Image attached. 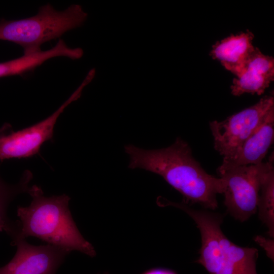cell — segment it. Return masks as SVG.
I'll return each instance as SVG.
<instances>
[{
    "instance_id": "obj_1",
    "label": "cell",
    "mask_w": 274,
    "mask_h": 274,
    "mask_svg": "<svg viewBox=\"0 0 274 274\" xmlns=\"http://www.w3.org/2000/svg\"><path fill=\"white\" fill-rule=\"evenodd\" d=\"M129 168L157 174L184 197L183 202L198 203L206 209L218 208L217 195L223 194L225 182L207 173L192 155L189 144L178 137L168 147L145 150L133 145L124 147Z\"/></svg>"
},
{
    "instance_id": "obj_2",
    "label": "cell",
    "mask_w": 274,
    "mask_h": 274,
    "mask_svg": "<svg viewBox=\"0 0 274 274\" xmlns=\"http://www.w3.org/2000/svg\"><path fill=\"white\" fill-rule=\"evenodd\" d=\"M27 193L31 202L28 207L18 208V231L12 241L35 236L70 253L78 251L95 256L93 247L82 236L73 220L68 195L47 197L37 185L29 187Z\"/></svg>"
},
{
    "instance_id": "obj_3",
    "label": "cell",
    "mask_w": 274,
    "mask_h": 274,
    "mask_svg": "<svg viewBox=\"0 0 274 274\" xmlns=\"http://www.w3.org/2000/svg\"><path fill=\"white\" fill-rule=\"evenodd\" d=\"M163 206L181 209L194 220L201 235L199 257L195 261L210 274H257L258 250L242 247L230 241L221 228L223 216L203 210H195L184 202L164 199Z\"/></svg>"
},
{
    "instance_id": "obj_4",
    "label": "cell",
    "mask_w": 274,
    "mask_h": 274,
    "mask_svg": "<svg viewBox=\"0 0 274 274\" xmlns=\"http://www.w3.org/2000/svg\"><path fill=\"white\" fill-rule=\"evenodd\" d=\"M88 14L79 5L57 11L49 4L41 6L35 16L15 20L0 21V40L19 45L24 55L40 52L41 45L81 26Z\"/></svg>"
},
{
    "instance_id": "obj_5",
    "label": "cell",
    "mask_w": 274,
    "mask_h": 274,
    "mask_svg": "<svg viewBox=\"0 0 274 274\" xmlns=\"http://www.w3.org/2000/svg\"><path fill=\"white\" fill-rule=\"evenodd\" d=\"M274 110L273 94L266 95L254 105L221 121L210 122L215 149L223 157L235 151Z\"/></svg>"
},
{
    "instance_id": "obj_6",
    "label": "cell",
    "mask_w": 274,
    "mask_h": 274,
    "mask_svg": "<svg viewBox=\"0 0 274 274\" xmlns=\"http://www.w3.org/2000/svg\"><path fill=\"white\" fill-rule=\"evenodd\" d=\"M265 162L240 166L218 173L225 182L224 203L235 219L243 222L257 211L261 180Z\"/></svg>"
},
{
    "instance_id": "obj_7",
    "label": "cell",
    "mask_w": 274,
    "mask_h": 274,
    "mask_svg": "<svg viewBox=\"0 0 274 274\" xmlns=\"http://www.w3.org/2000/svg\"><path fill=\"white\" fill-rule=\"evenodd\" d=\"M93 79L86 75L70 97L51 115L29 127L0 135V160L31 157L38 153L41 146L51 140L57 119L64 109L81 96L84 87Z\"/></svg>"
},
{
    "instance_id": "obj_8",
    "label": "cell",
    "mask_w": 274,
    "mask_h": 274,
    "mask_svg": "<svg viewBox=\"0 0 274 274\" xmlns=\"http://www.w3.org/2000/svg\"><path fill=\"white\" fill-rule=\"evenodd\" d=\"M12 244L17 247L16 254L0 267V274H55L70 253L52 245L34 246L23 239L13 240Z\"/></svg>"
},
{
    "instance_id": "obj_9",
    "label": "cell",
    "mask_w": 274,
    "mask_h": 274,
    "mask_svg": "<svg viewBox=\"0 0 274 274\" xmlns=\"http://www.w3.org/2000/svg\"><path fill=\"white\" fill-rule=\"evenodd\" d=\"M273 138L274 110H272L257 130L235 151L223 157L217 173L240 166L260 164L273 143Z\"/></svg>"
},
{
    "instance_id": "obj_10",
    "label": "cell",
    "mask_w": 274,
    "mask_h": 274,
    "mask_svg": "<svg viewBox=\"0 0 274 274\" xmlns=\"http://www.w3.org/2000/svg\"><path fill=\"white\" fill-rule=\"evenodd\" d=\"M274 80V59L256 48L242 72L232 81L231 93L262 94Z\"/></svg>"
},
{
    "instance_id": "obj_11",
    "label": "cell",
    "mask_w": 274,
    "mask_h": 274,
    "mask_svg": "<svg viewBox=\"0 0 274 274\" xmlns=\"http://www.w3.org/2000/svg\"><path fill=\"white\" fill-rule=\"evenodd\" d=\"M254 36L247 30L231 35L213 46L210 55L237 77L244 70L256 47L253 45Z\"/></svg>"
},
{
    "instance_id": "obj_12",
    "label": "cell",
    "mask_w": 274,
    "mask_h": 274,
    "mask_svg": "<svg viewBox=\"0 0 274 274\" xmlns=\"http://www.w3.org/2000/svg\"><path fill=\"white\" fill-rule=\"evenodd\" d=\"M274 156L272 152L262 173L257 206L258 216L268 229L270 237H274Z\"/></svg>"
},
{
    "instance_id": "obj_13",
    "label": "cell",
    "mask_w": 274,
    "mask_h": 274,
    "mask_svg": "<svg viewBox=\"0 0 274 274\" xmlns=\"http://www.w3.org/2000/svg\"><path fill=\"white\" fill-rule=\"evenodd\" d=\"M51 58L50 52L46 50L29 55L24 54L19 58L0 62V78L21 75L32 71Z\"/></svg>"
},
{
    "instance_id": "obj_14",
    "label": "cell",
    "mask_w": 274,
    "mask_h": 274,
    "mask_svg": "<svg viewBox=\"0 0 274 274\" xmlns=\"http://www.w3.org/2000/svg\"><path fill=\"white\" fill-rule=\"evenodd\" d=\"M31 179V174L26 173L19 183L11 185L0 178V209L7 210L9 204L16 196L21 193L27 192Z\"/></svg>"
},
{
    "instance_id": "obj_15",
    "label": "cell",
    "mask_w": 274,
    "mask_h": 274,
    "mask_svg": "<svg viewBox=\"0 0 274 274\" xmlns=\"http://www.w3.org/2000/svg\"><path fill=\"white\" fill-rule=\"evenodd\" d=\"M254 241L264 249L267 256L273 260V238H267L261 235H257L254 238Z\"/></svg>"
},
{
    "instance_id": "obj_16",
    "label": "cell",
    "mask_w": 274,
    "mask_h": 274,
    "mask_svg": "<svg viewBox=\"0 0 274 274\" xmlns=\"http://www.w3.org/2000/svg\"><path fill=\"white\" fill-rule=\"evenodd\" d=\"M142 274H176L173 271L164 268H153L147 270Z\"/></svg>"
},
{
    "instance_id": "obj_17",
    "label": "cell",
    "mask_w": 274,
    "mask_h": 274,
    "mask_svg": "<svg viewBox=\"0 0 274 274\" xmlns=\"http://www.w3.org/2000/svg\"><path fill=\"white\" fill-rule=\"evenodd\" d=\"M11 128V125L8 123L5 124L3 126L0 128V135L3 134L5 132L9 131Z\"/></svg>"
},
{
    "instance_id": "obj_18",
    "label": "cell",
    "mask_w": 274,
    "mask_h": 274,
    "mask_svg": "<svg viewBox=\"0 0 274 274\" xmlns=\"http://www.w3.org/2000/svg\"><path fill=\"white\" fill-rule=\"evenodd\" d=\"M105 274H109L108 272H106Z\"/></svg>"
}]
</instances>
